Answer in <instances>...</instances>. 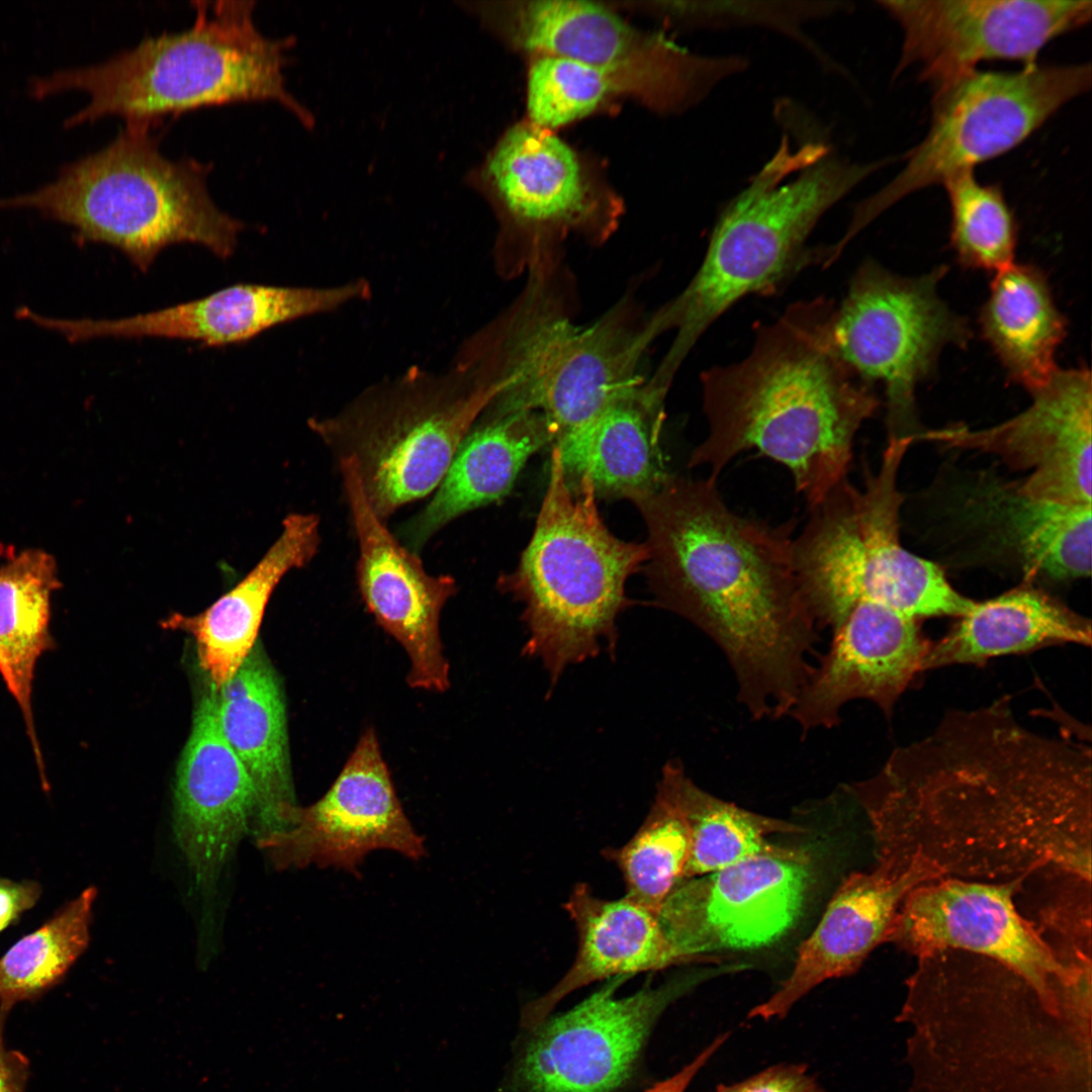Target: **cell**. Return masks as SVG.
Instances as JSON below:
<instances>
[{"label": "cell", "instance_id": "7", "mask_svg": "<svg viewBox=\"0 0 1092 1092\" xmlns=\"http://www.w3.org/2000/svg\"><path fill=\"white\" fill-rule=\"evenodd\" d=\"M658 335L653 316L633 324L623 308L576 324L533 284L487 355L471 361L497 387L488 405L542 414L555 445L644 382L639 367Z\"/></svg>", "mask_w": 1092, "mask_h": 1092}, {"label": "cell", "instance_id": "33", "mask_svg": "<svg viewBox=\"0 0 1092 1092\" xmlns=\"http://www.w3.org/2000/svg\"><path fill=\"white\" fill-rule=\"evenodd\" d=\"M59 586L56 562L40 550L23 551L0 567V674L22 713L41 776L31 698L37 661L55 646L51 596Z\"/></svg>", "mask_w": 1092, "mask_h": 1092}, {"label": "cell", "instance_id": "15", "mask_svg": "<svg viewBox=\"0 0 1092 1092\" xmlns=\"http://www.w3.org/2000/svg\"><path fill=\"white\" fill-rule=\"evenodd\" d=\"M810 857L786 848L681 881L657 912L671 944L695 962L754 949L783 937L801 915Z\"/></svg>", "mask_w": 1092, "mask_h": 1092}, {"label": "cell", "instance_id": "40", "mask_svg": "<svg viewBox=\"0 0 1092 1092\" xmlns=\"http://www.w3.org/2000/svg\"><path fill=\"white\" fill-rule=\"evenodd\" d=\"M714 1092H825L804 1064H778L732 1084H718Z\"/></svg>", "mask_w": 1092, "mask_h": 1092}, {"label": "cell", "instance_id": "12", "mask_svg": "<svg viewBox=\"0 0 1092 1092\" xmlns=\"http://www.w3.org/2000/svg\"><path fill=\"white\" fill-rule=\"evenodd\" d=\"M480 9L518 48L601 69L627 93L661 110L698 103L747 66L740 56L696 55L662 35L639 31L596 2L519 1Z\"/></svg>", "mask_w": 1092, "mask_h": 1092}, {"label": "cell", "instance_id": "32", "mask_svg": "<svg viewBox=\"0 0 1092 1092\" xmlns=\"http://www.w3.org/2000/svg\"><path fill=\"white\" fill-rule=\"evenodd\" d=\"M980 326L1010 379L1029 392L1058 370L1055 356L1066 336L1067 320L1039 268L1012 263L996 272Z\"/></svg>", "mask_w": 1092, "mask_h": 1092}, {"label": "cell", "instance_id": "23", "mask_svg": "<svg viewBox=\"0 0 1092 1092\" xmlns=\"http://www.w3.org/2000/svg\"><path fill=\"white\" fill-rule=\"evenodd\" d=\"M934 873L920 857L907 868L895 858H882L875 871L849 875L815 930L800 945L789 977L766 1001L754 1006L748 1017L783 1019L821 983L855 972L888 938L904 898Z\"/></svg>", "mask_w": 1092, "mask_h": 1092}, {"label": "cell", "instance_id": "38", "mask_svg": "<svg viewBox=\"0 0 1092 1092\" xmlns=\"http://www.w3.org/2000/svg\"><path fill=\"white\" fill-rule=\"evenodd\" d=\"M626 93L622 83L589 65L542 55L532 63L527 84L530 122L549 130L593 112L608 96Z\"/></svg>", "mask_w": 1092, "mask_h": 1092}, {"label": "cell", "instance_id": "28", "mask_svg": "<svg viewBox=\"0 0 1092 1092\" xmlns=\"http://www.w3.org/2000/svg\"><path fill=\"white\" fill-rule=\"evenodd\" d=\"M320 523L313 513H290L277 539L232 589L198 614L172 613L161 622L164 629L185 632L195 640L199 664L216 691L253 650L280 580L290 570L306 566L317 553Z\"/></svg>", "mask_w": 1092, "mask_h": 1092}, {"label": "cell", "instance_id": "8", "mask_svg": "<svg viewBox=\"0 0 1092 1092\" xmlns=\"http://www.w3.org/2000/svg\"><path fill=\"white\" fill-rule=\"evenodd\" d=\"M496 393L461 362L442 375L412 368L308 426L338 460H354L368 503L385 522L437 489Z\"/></svg>", "mask_w": 1092, "mask_h": 1092}, {"label": "cell", "instance_id": "42", "mask_svg": "<svg viewBox=\"0 0 1092 1092\" xmlns=\"http://www.w3.org/2000/svg\"><path fill=\"white\" fill-rule=\"evenodd\" d=\"M8 1013L0 1008V1092H24L28 1062L22 1054L8 1050L4 1043Z\"/></svg>", "mask_w": 1092, "mask_h": 1092}, {"label": "cell", "instance_id": "36", "mask_svg": "<svg viewBox=\"0 0 1092 1092\" xmlns=\"http://www.w3.org/2000/svg\"><path fill=\"white\" fill-rule=\"evenodd\" d=\"M689 853L687 823L670 796L658 786L647 816L631 839L602 851L621 872L625 896L656 915L684 881Z\"/></svg>", "mask_w": 1092, "mask_h": 1092}, {"label": "cell", "instance_id": "31", "mask_svg": "<svg viewBox=\"0 0 1092 1092\" xmlns=\"http://www.w3.org/2000/svg\"><path fill=\"white\" fill-rule=\"evenodd\" d=\"M1033 581L983 602H974L953 628L929 645L921 671L950 664L980 663L1055 644L1090 646L1091 622Z\"/></svg>", "mask_w": 1092, "mask_h": 1092}, {"label": "cell", "instance_id": "30", "mask_svg": "<svg viewBox=\"0 0 1092 1092\" xmlns=\"http://www.w3.org/2000/svg\"><path fill=\"white\" fill-rule=\"evenodd\" d=\"M480 180L517 222L540 229L592 226L596 209L576 154L530 121L503 135Z\"/></svg>", "mask_w": 1092, "mask_h": 1092}, {"label": "cell", "instance_id": "37", "mask_svg": "<svg viewBox=\"0 0 1092 1092\" xmlns=\"http://www.w3.org/2000/svg\"><path fill=\"white\" fill-rule=\"evenodd\" d=\"M942 185L950 206V244L961 264L996 273L1014 263L1017 223L1001 188L981 182L973 171Z\"/></svg>", "mask_w": 1092, "mask_h": 1092}, {"label": "cell", "instance_id": "19", "mask_svg": "<svg viewBox=\"0 0 1092 1092\" xmlns=\"http://www.w3.org/2000/svg\"><path fill=\"white\" fill-rule=\"evenodd\" d=\"M370 294V285L364 279L327 287L237 284L199 299L129 317L60 318L30 310L26 321L71 343L151 337L221 346L249 341L298 318L334 311Z\"/></svg>", "mask_w": 1092, "mask_h": 1092}, {"label": "cell", "instance_id": "39", "mask_svg": "<svg viewBox=\"0 0 1092 1092\" xmlns=\"http://www.w3.org/2000/svg\"><path fill=\"white\" fill-rule=\"evenodd\" d=\"M676 10L709 26L751 24L777 29L810 50L820 61L821 50L802 26L813 19L842 10V2H682ZM826 61V60H825Z\"/></svg>", "mask_w": 1092, "mask_h": 1092}, {"label": "cell", "instance_id": "17", "mask_svg": "<svg viewBox=\"0 0 1092 1092\" xmlns=\"http://www.w3.org/2000/svg\"><path fill=\"white\" fill-rule=\"evenodd\" d=\"M1029 406L997 425L923 430L915 441L992 454L1028 471L1021 489L1067 505L1092 502V385L1088 369H1061L1030 392Z\"/></svg>", "mask_w": 1092, "mask_h": 1092}, {"label": "cell", "instance_id": "13", "mask_svg": "<svg viewBox=\"0 0 1092 1092\" xmlns=\"http://www.w3.org/2000/svg\"><path fill=\"white\" fill-rule=\"evenodd\" d=\"M629 977L608 979L573 1006L526 1029L508 1092H623L637 1076L648 1040L665 1009L695 982L648 984L618 997Z\"/></svg>", "mask_w": 1092, "mask_h": 1092}, {"label": "cell", "instance_id": "9", "mask_svg": "<svg viewBox=\"0 0 1092 1092\" xmlns=\"http://www.w3.org/2000/svg\"><path fill=\"white\" fill-rule=\"evenodd\" d=\"M1090 86L1089 64H1033L1013 72L976 70L936 89L926 135L898 175L855 207L845 237L912 192L1009 152Z\"/></svg>", "mask_w": 1092, "mask_h": 1092}, {"label": "cell", "instance_id": "34", "mask_svg": "<svg viewBox=\"0 0 1092 1092\" xmlns=\"http://www.w3.org/2000/svg\"><path fill=\"white\" fill-rule=\"evenodd\" d=\"M679 809L690 832L684 880L704 876L742 860L784 851L775 833H803L800 825L763 816L717 798L698 787L679 760L666 762L657 784Z\"/></svg>", "mask_w": 1092, "mask_h": 1092}, {"label": "cell", "instance_id": "41", "mask_svg": "<svg viewBox=\"0 0 1092 1092\" xmlns=\"http://www.w3.org/2000/svg\"><path fill=\"white\" fill-rule=\"evenodd\" d=\"M41 893V885L36 881H13L0 877V933L32 909Z\"/></svg>", "mask_w": 1092, "mask_h": 1092}, {"label": "cell", "instance_id": "2", "mask_svg": "<svg viewBox=\"0 0 1092 1092\" xmlns=\"http://www.w3.org/2000/svg\"><path fill=\"white\" fill-rule=\"evenodd\" d=\"M834 309L826 298L795 302L758 328L743 359L703 373L708 431L690 467L717 479L756 450L789 470L809 507L848 477L855 435L879 400L838 352Z\"/></svg>", "mask_w": 1092, "mask_h": 1092}, {"label": "cell", "instance_id": "35", "mask_svg": "<svg viewBox=\"0 0 1092 1092\" xmlns=\"http://www.w3.org/2000/svg\"><path fill=\"white\" fill-rule=\"evenodd\" d=\"M94 886L61 906L0 958V1008L39 998L60 984L90 942Z\"/></svg>", "mask_w": 1092, "mask_h": 1092}, {"label": "cell", "instance_id": "22", "mask_svg": "<svg viewBox=\"0 0 1092 1092\" xmlns=\"http://www.w3.org/2000/svg\"><path fill=\"white\" fill-rule=\"evenodd\" d=\"M1015 886L953 880L916 887L904 898L888 938L918 954L949 947L979 952L1043 990L1067 970L1017 913Z\"/></svg>", "mask_w": 1092, "mask_h": 1092}, {"label": "cell", "instance_id": "18", "mask_svg": "<svg viewBox=\"0 0 1092 1092\" xmlns=\"http://www.w3.org/2000/svg\"><path fill=\"white\" fill-rule=\"evenodd\" d=\"M358 541L356 577L377 624L405 650L412 689L444 693L449 662L440 637L441 611L457 592L453 576L426 571L418 553L394 536L372 510L353 459L338 460Z\"/></svg>", "mask_w": 1092, "mask_h": 1092}, {"label": "cell", "instance_id": "6", "mask_svg": "<svg viewBox=\"0 0 1092 1092\" xmlns=\"http://www.w3.org/2000/svg\"><path fill=\"white\" fill-rule=\"evenodd\" d=\"M588 480L568 485L552 446L547 489L517 567L497 587L523 606V653L539 660L553 687L570 665L616 652L617 618L632 601L628 578L647 560L645 543L627 542L605 525Z\"/></svg>", "mask_w": 1092, "mask_h": 1092}, {"label": "cell", "instance_id": "16", "mask_svg": "<svg viewBox=\"0 0 1092 1092\" xmlns=\"http://www.w3.org/2000/svg\"><path fill=\"white\" fill-rule=\"evenodd\" d=\"M277 871L334 867L354 875L377 849L414 860L426 854L397 798L373 728H367L328 792L295 806L284 829L255 841Z\"/></svg>", "mask_w": 1092, "mask_h": 1092}, {"label": "cell", "instance_id": "21", "mask_svg": "<svg viewBox=\"0 0 1092 1092\" xmlns=\"http://www.w3.org/2000/svg\"><path fill=\"white\" fill-rule=\"evenodd\" d=\"M915 620L873 603H857L840 617L790 713L803 735L836 726L854 700H869L890 716L929 648Z\"/></svg>", "mask_w": 1092, "mask_h": 1092}, {"label": "cell", "instance_id": "5", "mask_svg": "<svg viewBox=\"0 0 1092 1092\" xmlns=\"http://www.w3.org/2000/svg\"><path fill=\"white\" fill-rule=\"evenodd\" d=\"M154 126L125 122L108 145L63 164L51 181L1 197L0 211L29 209L67 224L82 242L117 248L144 273L174 244H197L229 258L243 222L212 200L210 166L167 158Z\"/></svg>", "mask_w": 1092, "mask_h": 1092}, {"label": "cell", "instance_id": "29", "mask_svg": "<svg viewBox=\"0 0 1092 1092\" xmlns=\"http://www.w3.org/2000/svg\"><path fill=\"white\" fill-rule=\"evenodd\" d=\"M216 702L221 731L254 787L252 833L256 841L282 830L296 806L284 698L272 665L258 646L216 691Z\"/></svg>", "mask_w": 1092, "mask_h": 1092}, {"label": "cell", "instance_id": "14", "mask_svg": "<svg viewBox=\"0 0 1092 1092\" xmlns=\"http://www.w3.org/2000/svg\"><path fill=\"white\" fill-rule=\"evenodd\" d=\"M903 31L896 73L910 66L936 90L985 61L1036 64L1043 47L1091 18L1083 0H888Z\"/></svg>", "mask_w": 1092, "mask_h": 1092}, {"label": "cell", "instance_id": "27", "mask_svg": "<svg viewBox=\"0 0 1092 1092\" xmlns=\"http://www.w3.org/2000/svg\"><path fill=\"white\" fill-rule=\"evenodd\" d=\"M563 908L577 932V952L564 976L524 1006L520 1019L524 1029L535 1027L561 1000L597 981L695 962L671 944L655 913L627 896L603 899L587 884L578 883Z\"/></svg>", "mask_w": 1092, "mask_h": 1092}, {"label": "cell", "instance_id": "4", "mask_svg": "<svg viewBox=\"0 0 1092 1092\" xmlns=\"http://www.w3.org/2000/svg\"><path fill=\"white\" fill-rule=\"evenodd\" d=\"M192 25L142 39L91 65L60 68L28 79L42 99L69 90L89 101L63 121L65 128L118 115L156 124L167 114L210 105L272 100L309 127L311 113L287 90L284 68L291 37L274 39L257 28L255 1H196Z\"/></svg>", "mask_w": 1092, "mask_h": 1092}, {"label": "cell", "instance_id": "43", "mask_svg": "<svg viewBox=\"0 0 1092 1092\" xmlns=\"http://www.w3.org/2000/svg\"><path fill=\"white\" fill-rule=\"evenodd\" d=\"M728 1037V1032L718 1035L679 1071L664 1080L656 1082L644 1092H686L695 1077L724 1044Z\"/></svg>", "mask_w": 1092, "mask_h": 1092}, {"label": "cell", "instance_id": "26", "mask_svg": "<svg viewBox=\"0 0 1092 1092\" xmlns=\"http://www.w3.org/2000/svg\"><path fill=\"white\" fill-rule=\"evenodd\" d=\"M665 397L644 381L553 445L568 485L586 479L597 497L632 503L657 490L670 474L660 444Z\"/></svg>", "mask_w": 1092, "mask_h": 1092}, {"label": "cell", "instance_id": "3", "mask_svg": "<svg viewBox=\"0 0 1092 1092\" xmlns=\"http://www.w3.org/2000/svg\"><path fill=\"white\" fill-rule=\"evenodd\" d=\"M880 168V161L851 162L824 141L793 148L784 133L774 156L719 213L694 277L654 314L660 334L675 332L654 377L671 384L701 336L733 304L775 292L819 263L821 251L806 246L817 222Z\"/></svg>", "mask_w": 1092, "mask_h": 1092}, {"label": "cell", "instance_id": "25", "mask_svg": "<svg viewBox=\"0 0 1092 1092\" xmlns=\"http://www.w3.org/2000/svg\"><path fill=\"white\" fill-rule=\"evenodd\" d=\"M553 442L554 432L542 414L487 406L461 442L431 500L399 527V540L419 553L455 519L500 500L529 458Z\"/></svg>", "mask_w": 1092, "mask_h": 1092}, {"label": "cell", "instance_id": "11", "mask_svg": "<svg viewBox=\"0 0 1092 1092\" xmlns=\"http://www.w3.org/2000/svg\"><path fill=\"white\" fill-rule=\"evenodd\" d=\"M945 272L939 266L904 277L867 260L835 305L832 331L841 358L866 383L885 388L888 439L915 441L923 431L917 385L934 372L943 348L964 347L971 338L966 320L938 295Z\"/></svg>", "mask_w": 1092, "mask_h": 1092}, {"label": "cell", "instance_id": "20", "mask_svg": "<svg viewBox=\"0 0 1092 1092\" xmlns=\"http://www.w3.org/2000/svg\"><path fill=\"white\" fill-rule=\"evenodd\" d=\"M256 812L252 781L219 724L216 690L196 704L176 774L173 835L195 885L211 893Z\"/></svg>", "mask_w": 1092, "mask_h": 1092}, {"label": "cell", "instance_id": "10", "mask_svg": "<svg viewBox=\"0 0 1092 1092\" xmlns=\"http://www.w3.org/2000/svg\"><path fill=\"white\" fill-rule=\"evenodd\" d=\"M922 498L930 534L956 564L1005 567L1026 581L1091 573V505L1032 496L994 469L954 467L944 468Z\"/></svg>", "mask_w": 1092, "mask_h": 1092}, {"label": "cell", "instance_id": "1", "mask_svg": "<svg viewBox=\"0 0 1092 1092\" xmlns=\"http://www.w3.org/2000/svg\"><path fill=\"white\" fill-rule=\"evenodd\" d=\"M633 504L647 529L644 566L655 605L718 645L752 719L790 715L820 639L794 570L796 521L770 525L737 514L712 476L669 474Z\"/></svg>", "mask_w": 1092, "mask_h": 1092}, {"label": "cell", "instance_id": "24", "mask_svg": "<svg viewBox=\"0 0 1092 1092\" xmlns=\"http://www.w3.org/2000/svg\"><path fill=\"white\" fill-rule=\"evenodd\" d=\"M911 438L888 439L879 468L867 469L861 488L853 486L852 508L862 572L870 597L913 619L965 615L974 602L960 594L936 562L902 544L901 510L905 496L898 474Z\"/></svg>", "mask_w": 1092, "mask_h": 1092}]
</instances>
